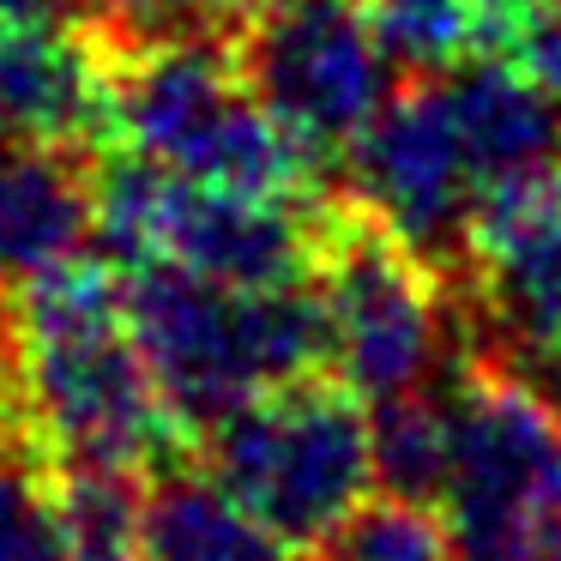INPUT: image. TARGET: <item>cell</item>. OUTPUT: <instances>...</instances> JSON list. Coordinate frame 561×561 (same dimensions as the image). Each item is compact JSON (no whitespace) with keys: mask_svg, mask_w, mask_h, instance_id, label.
<instances>
[{"mask_svg":"<svg viewBox=\"0 0 561 561\" xmlns=\"http://www.w3.org/2000/svg\"><path fill=\"white\" fill-rule=\"evenodd\" d=\"M67 13L61 0H0V25H25V19H55Z\"/></svg>","mask_w":561,"mask_h":561,"instance_id":"20","label":"cell"},{"mask_svg":"<svg viewBox=\"0 0 561 561\" xmlns=\"http://www.w3.org/2000/svg\"><path fill=\"white\" fill-rule=\"evenodd\" d=\"M13 411L7 428L55 471L158 477L182 459L194 428L175 416L139 351L127 278L115 260H73L7 296Z\"/></svg>","mask_w":561,"mask_h":561,"instance_id":"1","label":"cell"},{"mask_svg":"<svg viewBox=\"0 0 561 561\" xmlns=\"http://www.w3.org/2000/svg\"><path fill=\"white\" fill-rule=\"evenodd\" d=\"M103 146L0 139V296L73 266L98 242Z\"/></svg>","mask_w":561,"mask_h":561,"instance_id":"11","label":"cell"},{"mask_svg":"<svg viewBox=\"0 0 561 561\" xmlns=\"http://www.w3.org/2000/svg\"><path fill=\"white\" fill-rule=\"evenodd\" d=\"M260 110L327 170L344 163L380 103L399 91V67L380 49L363 0H272L230 37Z\"/></svg>","mask_w":561,"mask_h":561,"instance_id":"8","label":"cell"},{"mask_svg":"<svg viewBox=\"0 0 561 561\" xmlns=\"http://www.w3.org/2000/svg\"><path fill=\"white\" fill-rule=\"evenodd\" d=\"M440 91H447V110L459 122L465 158H471L483 194L513 175L561 163V103L513 61L471 55L453 73H440Z\"/></svg>","mask_w":561,"mask_h":561,"instance_id":"12","label":"cell"},{"mask_svg":"<svg viewBox=\"0 0 561 561\" xmlns=\"http://www.w3.org/2000/svg\"><path fill=\"white\" fill-rule=\"evenodd\" d=\"M363 13L404 79L453 73L483 55V0H363Z\"/></svg>","mask_w":561,"mask_h":561,"instance_id":"15","label":"cell"},{"mask_svg":"<svg viewBox=\"0 0 561 561\" xmlns=\"http://www.w3.org/2000/svg\"><path fill=\"white\" fill-rule=\"evenodd\" d=\"M103 91H110V146L158 170L272 199L320 194V163L260 110L230 43L175 37L103 49Z\"/></svg>","mask_w":561,"mask_h":561,"instance_id":"3","label":"cell"},{"mask_svg":"<svg viewBox=\"0 0 561 561\" xmlns=\"http://www.w3.org/2000/svg\"><path fill=\"white\" fill-rule=\"evenodd\" d=\"M67 561H146V477L55 471Z\"/></svg>","mask_w":561,"mask_h":561,"instance_id":"14","label":"cell"},{"mask_svg":"<svg viewBox=\"0 0 561 561\" xmlns=\"http://www.w3.org/2000/svg\"><path fill=\"white\" fill-rule=\"evenodd\" d=\"M308 290L327 332V375L368 404L440 387L471 351L453 278L351 187L320 194Z\"/></svg>","mask_w":561,"mask_h":561,"instance_id":"2","label":"cell"},{"mask_svg":"<svg viewBox=\"0 0 561 561\" xmlns=\"http://www.w3.org/2000/svg\"><path fill=\"white\" fill-rule=\"evenodd\" d=\"M199 471L278 543L320 549L380 489L375 404L314 368L199 428Z\"/></svg>","mask_w":561,"mask_h":561,"instance_id":"4","label":"cell"},{"mask_svg":"<svg viewBox=\"0 0 561 561\" xmlns=\"http://www.w3.org/2000/svg\"><path fill=\"white\" fill-rule=\"evenodd\" d=\"M556 519H561V477H556Z\"/></svg>","mask_w":561,"mask_h":561,"instance_id":"21","label":"cell"},{"mask_svg":"<svg viewBox=\"0 0 561 561\" xmlns=\"http://www.w3.org/2000/svg\"><path fill=\"white\" fill-rule=\"evenodd\" d=\"M0 561H67L55 465L0 423Z\"/></svg>","mask_w":561,"mask_h":561,"instance_id":"17","label":"cell"},{"mask_svg":"<svg viewBox=\"0 0 561 561\" xmlns=\"http://www.w3.org/2000/svg\"><path fill=\"white\" fill-rule=\"evenodd\" d=\"M344 187L363 206H375L411 248H423L440 272H453L471 211L483 199V182L465 158L440 73L404 79L380 103V115L344 151Z\"/></svg>","mask_w":561,"mask_h":561,"instance_id":"10","label":"cell"},{"mask_svg":"<svg viewBox=\"0 0 561 561\" xmlns=\"http://www.w3.org/2000/svg\"><path fill=\"white\" fill-rule=\"evenodd\" d=\"M314 199L236 194L170 175L115 146L98 175V242L115 266H175L218 284H308Z\"/></svg>","mask_w":561,"mask_h":561,"instance_id":"7","label":"cell"},{"mask_svg":"<svg viewBox=\"0 0 561 561\" xmlns=\"http://www.w3.org/2000/svg\"><path fill=\"white\" fill-rule=\"evenodd\" d=\"M447 465L435 513L459 561H561V411L549 387L465 351L447 375Z\"/></svg>","mask_w":561,"mask_h":561,"instance_id":"6","label":"cell"},{"mask_svg":"<svg viewBox=\"0 0 561 561\" xmlns=\"http://www.w3.org/2000/svg\"><path fill=\"white\" fill-rule=\"evenodd\" d=\"M146 561H290V543L266 531L206 471L146 477Z\"/></svg>","mask_w":561,"mask_h":561,"instance_id":"13","label":"cell"},{"mask_svg":"<svg viewBox=\"0 0 561 561\" xmlns=\"http://www.w3.org/2000/svg\"><path fill=\"white\" fill-rule=\"evenodd\" d=\"M320 561H459L440 519L428 501L375 489L339 531L320 543Z\"/></svg>","mask_w":561,"mask_h":561,"instance_id":"18","label":"cell"},{"mask_svg":"<svg viewBox=\"0 0 561 561\" xmlns=\"http://www.w3.org/2000/svg\"><path fill=\"white\" fill-rule=\"evenodd\" d=\"M471 351L561 387V163L489 187L453 260Z\"/></svg>","mask_w":561,"mask_h":561,"instance_id":"9","label":"cell"},{"mask_svg":"<svg viewBox=\"0 0 561 561\" xmlns=\"http://www.w3.org/2000/svg\"><path fill=\"white\" fill-rule=\"evenodd\" d=\"M61 7L103 49H139V43H175V37L230 43L272 0H61Z\"/></svg>","mask_w":561,"mask_h":561,"instance_id":"16","label":"cell"},{"mask_svg":"<svg viewBox=\"0 0 561 561\" xmlns=\"http://www.w3.org/2000/svg\"><path fill=\"white\" fill-rule=\"evenodd\" d=\"M13 411V332H7V296H0V416Z\"/></svg>","mask_w":561,"mask_h":561,"instance_id":"19","label":"cell"},{"mask_svg":"<svg viewBox=\"0 0 561 561\" xmlns=\"http://www.w3.org/2000/svg\"><path fill=\"white\" fill-rule=\"evenodd\" d=\"M122 278L139 351L194 435L254 392L327 368L308 284H218L175 266H122Z\"/></svg>","mask_w":561,"mask_h":561,"instance_id":"5","label":"cell"}]
</instances>
